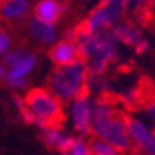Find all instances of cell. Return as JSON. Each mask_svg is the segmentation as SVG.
I'll use <instances>...</instances> for the list:
<instances>
[{"label":"cell","instance_id":"6da1fadb","mask_svg":"<svg viewBox=\"0 0 155 155\" xmlns=\"http://www.w3.org/2000/svg\"><path fill=\"white\" fill-rule=\"evenodd\" d=\"M92 135L107 141L123 153L132 149L127 132V116L116 110L113 102L106 98L95 101Z\"/></svg>","mask_w":155,"mask_h":155},{"label":"cell","instance_id":"7a4b0ae2","mask_svg":"<svg viewBox=\"0 0 155 155\" xmlns=\"http://www.w3.org/2000/svg\"><path fill=\"white\" fill-rule=\"evenodd\" d=\"M74 42L79 48V56L85 62L88 74H104L112 62L118 58V44L109 31L87 33L82 28L76 30Z\"/></svg>","mask_w":155,"mask_h":155},{"label":"cell","instance_id":"3957f363","mask_svg":"<svg viewBox=\"0 0 155 155\" xmlns=\"http://www.w3.org/2000/svg\"><path fill=\"white\" fill-rule=\"evenodd\" d=\"M23 99L25 106L19 110V113L27 124H33L41 129L51 124H61L64 118L62 102L48 88H30Z\"/></svg>","mask_w":155,"mask_h":155},{"label":"cell","instance_id":"277c9868","mask_svg":"<svg viewBox=\"0 0 155 155\" xmlns=\"http://www.w3.org/2000/svg\"><path fill=\"white\" fill-rule=\"evenodd\" d=\"M88 70L82 59H78L68 65L54 67L48 76L47 88L61 102H70L87 92Z\"/></svg>","mask_w":155,"mask_h":155},{"label":"cell","instance_id":"5b68a950","mask_svg":"<svg viewBox=\"0 0 155 155\" xmlns=\"http://www.w3.org/2000/svg\"><path fill=\"white\" fill-rule=\"evenodd\" d=\"M126 12V0H99L85 17L82 30L87 33L109 31L115 23L123 20Z\"/></svg>","mask_w":155,"mask_h":155},{"label":"cell","instance_id":"8992f818","mask_svg":"<svg viewBox=\"0 0 155 155\" xmlns=\"http://www.w3.org/2000/svg\"><path fill=\"white\" fill-rule=\"evenodd\" d=\"M127 132L135 155H155V132L147 120L127 116Z\"/></svg>","mask_w":155,"mask_h":155},{"label":"cell","instance_id":"52a82bcc","mask_svg":"<svg viewBox=\"0 0 155 155\" xmlns=\"http://www.w3.org/2000/svg\"><path fill=\"white\" fill-rule=\"evenodd\" d=\"M93 106L95 101L90 98L88 93H84L68 102V118L74 132L79 137L92 135Z\"/></svg>","mask_w":155,"mask_h":155},{"label":"cell","instance_id":"ba28073f","mask_svg":"<svg viewBox=\"0 0 155 155\" xmlns=\"http://www.w3.org/2000/svg\"><path fill=\"white\" fill-rule=\"evenodd\" d=\"M27 33L33 42L42 47H51L59 39V28L56 23L39 20L34 16L27 19Z\"/></svg>","mask_w":155,"mask_h":155},{"label":"cell","instance_id":"9c48e42d","mask_svg":"<svg viewBox=\"0 0 155 155\" xmlns=\"http://www.w3.org/2000/svg\"><path fill=\"white\" fill-rule=\"evenodd\" d=\"M48 59L54 67L68 65V64L81 59L79 56V48H78L74 41L68 39H58V41L48 47Z\"/></svg>","mask_w":155,"mask_h":155},{"label":"cell","instance_id":"30bf717a","mask_svg":"<svg viewBox=\"0 0 155 155\" xmlns=\"http://www.w3.org/2000/svg\"><path fill=\"white\" fill-rule=\"evenodd\" d=\"M41 138L48 147L54 149L61 153H65L73 144V140H74V137L65 132L59 124H51V126L41 129Z\"/></svg>","mask_w":155,"mask_h":155},{"label":"cell","instance_id":"8fae6325","mask_svg":"<svg viewBox=\"0 0 155 155\" xmlns=\"http://www.w3.org/2000/svg\"><path fill=\"white\" fill-rule=\"evenodd\" d=\"M65 11L67 3L61 0H37L31 8V16L48 23H58Z\"/></svg>","mask_w":155,"mask_h":155},{"label":"cell","instance_id":"7c38bea8","mask_svg":"<svg viewBox=\"0 0 155 155\" xmlns=\"http://www.w3.org/2000/svg\"><path fill=\"white\" fill-rule=\"evenodd\" d=\"M30 0H2L0 3V17L5 22H23L31 16Z\"/></svg>","mask_w":155,"mask_h":155},{"label":"cell","instance_id":"4fadbf2b","mask_svg":"<svg viewBox=\"0 0 155 155\" xmlns=\"http://www.w3.org/2000/svg\"><path fill=\"white\" fill-rule=\"evenodd\" d=\"M109 34L112 36V39L116 44H123L132 48L143 39V34H141L138 27H135L130 22H123V20L115 23L109 30Z\"/></svg>","mask_w":155,"mask_h":155},{"label":"cell","instance_id":"5bb4252c","mask_svg":"<svg viewBox=\"0 0 155 155\" xmlns=\"http://www.w3.org/2000/svg\"><path fill=\"white\" fill-rule=\"evenodd\" d=\"M39 64V58L33 51H27L17 62H14L12 65L8 67V74L5 78V81L9 79H28L30 74L36 70Z\"/></svg>","mask_w":155,"mask_h":155},{"label":"cell","instance_id":"9a60e30c","mask_svg":"<svg viewBox=\"0 0 155 155\" xmlns=\"http://www.w3.org/2000/svg\"><path fill=\"white\" fill-rule=\"evenodd\" d=\"M90 150H92V155H124L123 152H120L115 146H112L107 141L101 140V138H93L90 141Z\"/></svg>","mask_w":155,"mask_h":155},{"label":"cell","instance_id":"2e32d148","mask_svg":"<svg viewBox=\"0 0 155 155\" xmlns=\"http://www.w3.org/2000/svg\"><path fill=\"white\" fill-rule=\"evenodd\" d=\"M62 155H92V150H90V144L82 137H79L73 140V144L70 146V149Z\"/></svg>","mask_w":155,"mask_h":155},{"label":"cell","instance_id":"e0dca14e","mask_svg":"<svg viewBox=\"0 0 155 155\" xmlns=\"http://www.w3.org/2000/svg\"><path fill=\"white\" fill-rule=\"evenodd\" d=\"M27 51H28V50H25V48H22V47H16V48L12 47L11 50H8L6 53L0 58V61H2L6 67H9V65H12L14 62H17L25 53H27Z\"/></svg>","mask_w":155,"mask_h":155},{"label":"cell","instance_id":"ac0fdd59","mask_svg":"<svg viewBox=\"0 0 155 155\" xmlns=\"http://www.w3.org/2000/svg\"><path fill=\"white\" fill-rule=\"evenodd\" d=\"M107 87V81L104 74H88L87 79V92L88 90H95V92H102Z\"/></svg>","mask_w":155,"mask_h":155},{"label":"cell","instance_id":"d6986e66","mask_svg":"<svg viewBox=\"0 0 155 155\" xmlns=\"http://www.w3.org/2000/svg\"><path fill=\"white\" fill-rule=\"evenodd\" d=\"M11 48H12V37H11V34L6 30L0 28V58H2Z\"/></svg>","mask_w":155,"mask_h":155},{"label":"cell","instance_id":"ffe728a7","mask_svg":"<svg viewBox=\"0 0 155 155\" xmlns=\"http://www.w3.org/2000/svg\"><path fill=\"white\" fill-rule=\"evenodd\" d=\"M149 8V0H126L127 12H140Z\"/></svg>","mask_w":155,"mask_h":155},{"label":"cell","instance_id":"44dd1931","mask_svg":"<svg viewBox=\"0 0 155 155\" xmlns=\"http://www.w3.org/2000/svg\"><path fill=\"white\" fill-rule=\"evenodd\" d=\"M149 48H150V42L147 41L146 37H143V39H141V41L134 47V51H135L137 54H144V53H147V51H149Z\"/></svg>","mask_w":155,"mask_h":155},{"label":"cell","instance_id":"7402d4cb","mask_svg":"<svg viewBox=\"0 0 155 155\" xmlns=\"http://www.w3.org/2000/svg\"><path fill=\"white\" fill-rule=\"evenodd\" d=\"M144 115H146L147 120H150V123L155 121V99L149 101L144 106Z\"/></svg>","mask_w":155,"mask_h":155},{"label":"cell","instance_id":"603a6c76","mask_svg":"<svg viewBox=\"0 0 155 155\" xmlns=\"http://www.w3.org/2000/svg\"><path fill=\"white\" fill-rule=\"evenodd\" d=\"M124 102H127V104H130V106H135L137 102H138V93L135 92V90H130V92H127L124 95Z\"/></svg>","mask_w":155,"mask_h":155},{"label":"cell","instance_id":"cb8c5ba5","mask_svg":"<svg viewBox=\"0 0 155 155\" xmlns=\"http://www.w3.org/2000/svg\"><path fill=\"white\" fill-rule=\"evenodd\" d=\"M6 74H8V67L5 65L2 61H0V82H5Z\"/></svg>","mask_w":155,"mask_h":155},{"label":"cell","instance_id":"d4e9b609","mask_svg":"<svg viewBox=\"0 0 155 155\" xmlns=\"http://www.w3.org/2000/svg\"><path fill=\"white\" fill-rule=\"evenodd\" d=\"M64 39H68V41H74L76 39V30L74 28H70L64 33Z\"/></svg>","mask_w":155,"mask_h":155},{"label":"cell","instance_id":"484cf974","mask_svg":"<svg viewBox=\"0 0 155 155\" xmlns=\"http://www.w3.org/2000/svg\"><path fill=\"white\" fill-rule=\"evenodd\" d=\"M149 9L152 11V14L155 16V0H149Z\"/></svg>","mask_w":155,"mask_h":155},{"label":"cell","instance_id":"4316f807","mask_svg":"<svg viewBox=\"0 0 155 155\" xmlns=\"http://www.w3.org/2000/svg\"><path fill=\"white\" fill-rule=\"evenodd\" d=\"M84 2H87V3H99V0H84Z\"/></svg>","mask_w":155,"mask_h":155},{"label":"cell","instance_id":"83f0119b","mask_svg":"<svg viewBox=\"0 0 155 155\" xmlns=\"http://www.w3.org/2000/svg\"><path fill=\"white\" fill-rule=\"evenodd\" d=\"M150 126H152V130L155 132V121H152V124H150Z\"/></svg>","mask_w":155,"mask_h":155},{"label":"cell","instance_id":"f1b7e54d","mask_svg":"<svg viewBox=\"0 0 155 155\" xmlns=\"http://www.w3.org/2000/svg\"><path fill=\"white\" fill-rule=\"evenodd\" d=\"M0 3H2V0H0Z\"/></svg>","mask_w":155,"mask_h":155}]
</instances>
